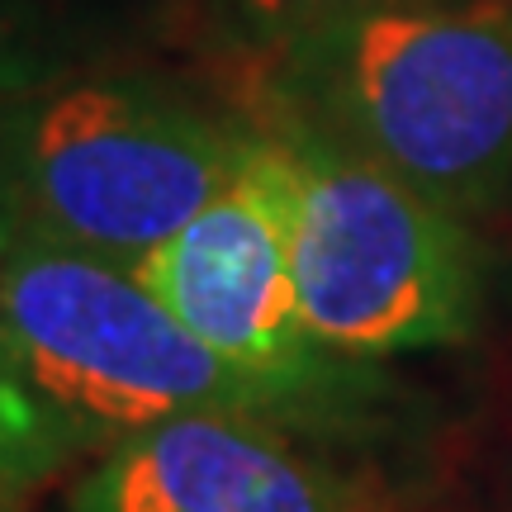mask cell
Returning a JSON list of instances; mask_svg holds the SVG:
<instances>
[{
    "label": "cell",
    "mask_w": 512,
    "mask_h": 512,
    "mask_svg": "<svg viewBox=\"0 0 512 512\" xmlns=\"http://www.w3.org/2000/svg\"><path fill=\"white\" fill-rule=\"evenodd\" d=\"M0 332L34 394L76 437H114L119 446L185 413L266 418L275 408L133 266L38 233H19L5 247Z\"/></svg>",
    "instance_id": "cell-3"
},
{
    "label": "cell",
    "mask_w": 512,
    "mask_h": 512,
    "mask_svg": "<svg viewBox=\"0 0 512 512\" xmlns=\"http://www.w3.org/2000/svg\"><path fill=\"white\" fill-rule=\"evenodd\" d=\"M242 171V133L124 81H81L15 128L24 233L138 266Z\"/></svg>",
    "instance_id": "cell-4"
},
{
    "label": "cell",
    "mask_w": 512,
    "mask_h": 512,
    "mask_svg": "<svg viewBox=\"0 0 512 512\" xmlns=\"http://www.w3.org/2000/svg\"><path fill=\"white\" fill-rule=\"evenodd\" d=\"M72 446L76 432L34 394L0 332V479L10 489L38 484L72 456Z\"/></svg>",
    "instance_id": "cell-7"
},
{
    "label": "cell",
    "mask_w": 512,
    "mask_h": 512,
    "mask_svg": "<svg viewBox=\"0 0 512 512\" xmlns=\"http://www.w3.org/2000/svg\"><path fill=\"white\" fill-rule=\"evenodd\" d=\"M15 494L19 489H10V484L0 479V512H15Z\"/></svg>",
    "instance_id": "cell-9"
},
{
    "label": "cell",
    "mask_w": 512,
    "mask_h": 512,
    "mask_svg": "<svg viewBox=\"0 0 512 512\" xmlns=\"http://www.w3.org/2000/svg\"><path fill=\"white\" fill-rule=\"evenodd\" d=\"M72 512H356L342 484L266 418L185 413L119 441L72 489Z\"/></svg>",
    "instance_id": "cell-6"
},
{
    "label": "cell",
    "mask_w": 512,
    "mask_h": 512,
    "mask_svg": "<svg viewBox=\"0 0 512 512\" xmlns=\"http://www.w3.org/2000/svg\"><path fill=\"white\" fill-rule=\"evenodd\" d=\"M5 247H10V238H5V233H0V261H5Z\"/></svg>",
    "instance_id": "cell-10"
},
{
    "label": "cell",
    "mask_w": 512,
    "mask_h": 512,
    "mask_svg": "<svg viewBox=\"0 0 512 512\" xmlns=\"http://www.w3.org/2000/svg\"><path fill=\"white\" fill-rule=\"evenodd\" d=\"M223 5L252 43L271 48L328 24H351V19L403 10V5H432V0H223Z\"/></svg>",
    "instance_id": "cell-8"
},
{
    "label": "cell",
    "mask_w": 512,
    "mask_h": 512,
    "mask_svg": "<svg viewBox=\"0 0 512 512\" xmlns=\"http://www.w3.org/2000/svg\"><path fill=\"white\" fill-rule=\"evenodd\" d=\"M133 271L223 366L271 403L294 399L323 375V347L313 342L294 290L285 223L271 190L247 166V133L238 181Z\"/></svg>",
    "instance_id": "cell-5"
},
{
    "label": "cell",
    "mask_w": 512,
    "mask_h": 512,
    "mask_svg": "<svg viewBox=\"0 0 512 512\" xmlns=\"http://www.w3.org/2000/svg\"><path fill=\"white\" fill-rule=\"evenodd\" d=\"M313 342L342 356L451 347L475 332L479 275L456 214L313 128L247 133Z\"/></svg>",
    "instance_id": "cell-2"
},
{
    "label": "cell",
    "mask_w": 512,
    "mask_h": 512,
    "mask_svg": "<svg viewBox=\"0 0 512 512\" xmlns=\"http://www.w3.org/2000/svg\"><path fill=\"white\" fill-rule=\"evenodd\" d=\"M285 119L351 147L446 214L512 181V5H403L266 48Z\"/></svg>",
    "instance_id": "cell-1"
}]
</instances>
